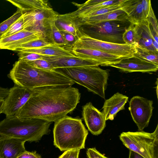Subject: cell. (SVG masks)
I'll list each match as a JSON object with an SVG mask.
<instances>
[{
  "mask_svg": "<svg viewBox=\"0 0 158 158\" xmlns=\"http://www.w3.org/2000/svg\"><path fill=\"white\" fill-rule=\"evenodd\" d=\"M78 89L67 85L47 86L33 89L32 96L15 115L55 122L72 112L80 102Z\"/></svg>",
  "mask_w": 158,
  "mask_h": 158,
  "instance_id": "obj_1",
  "label": "cell"
},
{
  "mask_svg": "<svg viewBox=\"0 0 158 158\" xmlns=\"http://www.w3.org/2000/svg\"><path fill=\"white\" fill-rule=\"evenodd\" d=\"M7 76L15 85L30 89L51 85L72 86L75 83L54 70L38 69L20 60L13 64Z\"/></svg>",
  "mask_w": 158,
  "mask_h": 158,
  "instance_id": "obj_2",
  "label": "cell"
},
{
  "mask_svg": "<svg viewBox=\"0 0 158 158\" xmlns=\"http://www.w3.org/2000/svg\"><path fill=\"white\" fill-rule=\"evenodd\" d=\"M52 122L36 118H21L15 115L0 121V136L19 139L25 142H38L49 134Z\"/></svg>",
  "mask_w": 158,
  "mask_h": 158,
  "instance_id": "obj_3",
  "label": "cell"
},
{
  "mask_svg": "<svg viewBox=\"0 0 158 158\" xmlns=\"http://www.w3.org/2000/svg\"><path fill=\"white\" fill-rule=\"evenodd\" d=\"M54 145L61 151L85 148L88 132L79 117L67 115L55 122Z\"/></svg>",
  "mask_w": 158,
  "mask_h": 158,
  "instance_id": "obj_4",
  "label": "cell"
},
{
  "mask_svg": "<svg viewBox=\"0 0 158 158\" xmlns=\"http://www.w3.org/2000/svg\"><path fill=\"white\" fill-rule=\"evenodd\" d=\"M53 70L86 88L88 90L105 98V90L109 76L108 71L98 66L61 68Z\"/></svg>",
  "mask_w": 158,
  "mask_h": 158,
  "instance_id": "obj_5",
  "label": "cell"
},
{
  "mask_svg": "<svg viewBox=\"0 0 158 158\" xmlns=\"http://www.w3.org/2000/svg\"><path fill=\"white\" fill-rule=\"evenodd\" d=\"M123 144L129 150L144 158H158V125L152 133L143 131L123 132L119 136Z\"/></svg>",
  "mask_w": 158,
  "mask_h": 158,
  "instance_id": "obj_6",
  "label": "cell"
},
{
  "mask_svg": "<svg viewBox=\"0 0 158 158\" xmlns=\"http://www.w3.org/2000/svg\"><path fill=\"white\" fill-rule=\"evenodd\" d=\"M125 22L108 21L84 25L83 26L85 27L81 32L100 41L125 44L123 39V35L128 27L124 24Z\"/></svg>",
  "mask_w": 158,
  "mask_h": 158,
  "instance_id": "obj_7",
  "label": "cell"
},
{
  "mask_svg": "<svg viewBox=\"0 0 158 158\" xmlns=\"http://www.w3.org/2000/svg\"><path fill=\"white\" fill-rule=\"evenodd\" d=\"M73 47L95 49L123 58L133 56L136 52L134 45L100 41L92 38L81 31Z\"/></svg>",
  "mask_w": 158,
  "mask_h": 158,
  "instance_id": "obj_8",
  "label": "cell"
},
{
  "mask_svg": "<svg viewBox=\"0 0 158 158\" xmlns=\"http://www.w3.org/2000/svg\"><path fill=\"white\" fill-rule=\"evenodd\" d=\"M58 15L51 7L45 9L27 11L23 13L24 30L44 32L53 43L51 35L52 22Z\"/></svg>",
  "mask_w": 158,
  "mask_h": 158,
  "instance_id": "obj_9",
  "label": "cell"
},
{
  "mask_svg": "<svg viewBox=\"0 0 158 158\" xmlns=\"http://www.w3.org/2000/svg\"><path fill=\"white\" fill-rule=\"evenodd\" d=\"M153 103L152 101L139 96H134L130 100L129 110L139 131L148 126L152 114Z\"/></svg>",
  "mask_w": 158,
  "mask_h": 158,
  "instance_id": "obj_10",
  "label": "cell"
},
{
  "mask_svg": "<svg viewBox=\"0 0 158 158\" xmlns=\"http://www.w3.org/2000/svg\"><path fill=\"white\" fill-rule=\"evenodd\" d=\"M33 89L15 85L9 89L7 96L4 99L2 113L6 117L15 115L26 104L32 95Z\"/></svg>",
  "mask_w": 158,
  "mask_h": 158,
  "instance_id": "obj_11",
  "label": "cell"
},
{
  "mask_svg": "<svg viewBox=\"0 0 158 158\" xmlns=\"http://www.w3.org/2000/svg\"><path fill=\"white\" fill-rule=\"evenodd\" d=\"M109 66L127 72H155L158 69V64L140 57L135 54L131 57L122 58L118 62Z\"/></svg>",
  "mask_w": 158,
  "mask_h": 158,
  "instance_id": "obj_12",
  "label": "cell"
},
{
  "mask_svg": "<svg viewBox=\"0 0 158 158\" xmlns=\"http://www.w3.org/2000/svg\"><path fill=\"white\" fill-rule=\"evenodd\" d=\"M82 114L86 126L92 134L97 135L102 133L106 125L102 112L89 102L82 106Z\"/></svg>",
  "mask_w": 158,
  "mask_h": 158,
  "instance_id": "obj_13",
  "label": "cell"
},
{
  "mask_svg": "<svg viewBox=\"0 0 158 158\" xmlns=\"http://www.w3.org/2000/svg\"><path fill=\"white\" fill-rule=\"evenodd\" d=\"M40 39H46L51 42L46 35L42 31L23 30L14 34L0 39V49L13 51L16 46L22 44Z\"/></svg>",
  "mask_w": 158,
  "mask_h": 158,
  "instance_id": "obj_14",
  "label": "cell"
},
{
  "mask_svg": "<svg viewBox=\"0 0 158 158\" xmlns=\"http://www.w3.org/2000/svg\"><path fill=\"white\" fill-rule=\"evenodd\" d=\"M73 52L77 56L90 59L99 65L109 66L123 58L102 51L86 48L73 47Z\"/></svg>",
  "mask_w": 158,
  "mask_h": 158,
  "instance_id": "obj_15",
  "label": "cell"
},
{
  "mask_svg": "<svg viewBox=\"0 0 158 158\" xmlns=\"http://www.w3.org/2000/svg\"><path fill=\"white\" fill-rule=\"evenodd\" d=\"M25 142L15 138L0 136V158H17L26 151Z\"/></svg>",
  "mask_w": 158,
  "mask_h": 158,
  "instance_id": "obj_16",
  "label": "cell"
},
{
  "mask_svg": "<svg viewBox=\"0 0 158 158\" xmlns=\"http://www.w3.org/2000/svg\"><path fill=\"white\" fill-rule=\"evenodd\" d=\"M128 99L126 96L117 92L106 100L102 108L106 120H114L117 113L124 109Z\"/></svg>",
  "mask_w": 158,
  "mask_h": 158,
  "instance_id": "obj_17",
  "label": "cell"
},
{
  "mask_svg": "<svg viewBox=\"0 0 158 158\" xmlns=\"http://www.w3.org/2000/svg\"><path fill=\"white\" fill-rule=\"evenodd\" d=\"M136 26L139 37L138 44L152 51L158 53V43L152 35L148 19Z\"/></svg>",
  "mask_w": 158,
  "mask_h": 158,
  "instance_id": "obj_18",
  "label": "cell"
},
{
  "mask_svg": "<svg viewBox=\"0 0 158 158\" xmlns=\"http://www.w3.org/2000/svg\"><path fill=\"white\" fill-rule=\"evenodd\" d=\"M121 10L126 14V19L131 24L138 25L144 21L141 0H123Z\"/></svg>",
  "mask_w": 158,
  "mask_h": 158,
  "instance_id": "obj_19",
  "label": "cell"
},
{
  "mask_svg": "<svg viewBox=\"0 0 158 158\" xmlns=\"http://www.w3.org/2000/svg\"><path fill=\"white\" fill-rule=\"evenodd\" d=\"M48 61L51 63L54 69L99 65L90 59L78 56L58 57Z\"/></svg>",
  "mask_w": 158,
  "mask_h": 158,
  "instance_id": "obj_20",
  "label": "cell"
},
{
  "mask_svg": "<svg viewBox=\"0 0 158 158\" xmlns=\"http://www.w3.org/2000/svg\"><path fill=\"white\" fill-rule=\"evenodd\" d=\"M20 51L58 57L77 56L73 52L72 48L56 44L35 48L23 49L18 51Z\"/></svg>",
  "mask_w": 158,
  "mask_h": 158,
  "instance_id": "obj_21",
  "label": "cell"
},
{
  "mask_svg": "<svg viewBox=\"0 0 158 158\" xmlns=\"http://www.w3.org/2000/svg\"><path fill=\"white\" fill-rule=\"evenodd\" d=\"M126 16L125 13L122 10L119 9L74 22L79 29L80 27L84 25L103 22L112 21H126L127 20Z\"/></svg>",
  "mask_w": 158,
  "mask_h": 158,
  "instance_id": "obj_22",
  "label": "cell"
},
{
  "mask_svg": "<svg viewBox=\"0 0 158 158\" xmlns=\"http://www.w3.org/2000/svg\"><path fill=\"white\" fill-rule=\"evenodd\" d=\"M20 10L23 13L28 11L42 10L50 7L48 1L42 0H7Z\"/></svg>",
  "mask_w": 158,
  "mask_h": 158,
  "instance_id": "obj_23",
  "label": "cell"
},
{
  "mask_svg": "<svg viewBox=\"0 0 158 158\" xmlns=\"http://www.w3.org/2000/svg\"><path fill=\"white\" fill-rule=\"evenodd\" d=\"M55 24L60 31L69 33L78 38L79 29L75 22L64 15H58L55 21Z\"/></svg>",
  "mask_w": 158,
  "mask_h": 158,
  "instance_id": "obj_24",
  "label": "cell"
},
{
  "mask_svg": "<svg viewBox=\"0 0 158 158\" xmlns=\"http://www.w3.org/2000/svg\"><path fill=\"white\" fill-rule=\"evenodd\" d=\"M54 44L46 39H38L19 45L16 46L13 51L18 52L23 49L35 48Z\"/></svg>",
  "mask_w": 158,
  "mask_h": 158,
  "instance_id": "obj_25",
  "label": "cell"
},
{
  "mask_svg": "<svg viewBox=\"0 0 158 158\" xmlns=\"http://www.w3.org/2000/svg\"><path fill=\"white\" fill-rule=\"evenodd\" d=\"M123 39L125 44L133 45L138 44L139 37L136 25L130 23L123 33Z\"/></svg>",
  "mask_w": 158,
  "mask_h": 158,
  "instance_id": "obj_26",
  "label": "cell"
},
{
  "mask_svg": "<svg viewBox=\"0 0 158 158\" xmlns=\"http://www.w3.org/2000/svg\"><path fill=\"white\" fill-rule=\"evenodd\" d=\"M135 54L139 57L158 64V53L143 48L138 44L135 45Z\"/></svg>",
  "mask_w": 158,
  "mask_h": 158,
  "instance_id": "obj_27",
  "label": "cell"
},
{
  "mask_svg": "<svg viewBox=\"0 0 158 158\" xmlns=\"http://www.w3.org/2000/svg\"><path fill=\"white\" fill-rule=\"evenodd\" d=\"M17 52L19 60L25 62L32 61L40 59L48 60L58 57L44 55L35 53L20 51Z\"/></svg>",
  "mask_w": 158,
  "mask_h": 158,
  "instance_id": "obj_28",
  "label": "cell"
},
{
  "mask_svg": "<svg viewBox=\"0 0 158 158\" xmlns=\"http://www.w3.org/2000/svg\"><path fill=\"white\" fill-rule=\"evenodd\" d=\"M123 1V0H122L121 2L119 3L109 6L101 8L97 11L88 14L79 19L73 21L74 22H76L84 19L102 15L108 12H112L121 9L122 7V3Z\"/></svg>",
  "mask_w": 158,
  "mask_h": 158,
  "instance_id": "obj_29",
  "label": "cell"
},
{
  "mask_svg": "<svg viewBox=\"0 0 158 158\" xmlns=\"http://www.w3.org/2000/svg\"><path fill=\"white\" fill-rule=\"evenodd\" d=\"M24 21L22 15L0 37V39L16 34L24 30Z\"/></svg>",
  "mask_w": 158,
  "mask_h": 158,
  "instance_id": "obj_30",
  "label": "cell"
},
{
  "mask_svg": "<svg viewBox=\"0 0 158 158\" xmlns=\"http://www.w3.org/2000/svg\"><path fill=\"white\" fill-rule=\"evenodd\" d=\"M22 12L17 8V11L11 17L0 24V37L10 26L23 15Z\"/></svg>",
  "mask_w": 158,
  "mask_h": 158,
  "instance_id": "obj_31",
  "label": "cell"
},
{
  "mask_svg": "<svg viewBox=\"0 0 158 158\" xmlns=\"http://www.w3.org/2000/svg\"><path fill=\"white\" fill-rule=\"evenodd\" d=\"M51 35L53 44L58 45L69 47L67 46L60 31L56 26L55 21H53L52 24Z\"/></svg>",
  "mask_w": 158,
  "mask_h": 158,
  "instance_id": "obj_32",
  "label": "cell"
},
{
  "mask_svg": "<svg viewBox=\"0 0 158 158\" xmlns=\"http://www.w3.org/2000/svg\"><path fill=\"white\" fill-rule=\"evenodd\" d=\"M148 19L150 23V28L152 35L155 41L158 43L157 21L152 6L151 8Z\"/></svg>",
  "mask_w": 158,
  "mask_h": 158,
  "instance_id": "obj_33",
  "label": "cell"
},
{
  "mask_svg": "<svg viewBox=\"0 0 158 158\" xmlns=\"http://www.w3.org/2000/svg\"><path fill=\"white\" fill-rule=\"evenodd\" d=\"M26 62L33 67L40 69L52 70L54 69L51 63L45 60L40 59Z\"/></svg>",
  "mask_w": 158,
  "mask_h": 158,
  "instance_id": "obj_34",
  "label": "cell"
},
{
  "mask_svg": "<svg viewBox=\"0 0 158 158\" xmlns=\"http://www.w3.org/2000/svg\"><path fill=\"white\" fill-rule=\"evenodd\" d=\"M68 46L73 48L78 38L66 32L60 31Z\"/></svg>",
  "mask_w": 158,
  "mask_h": 158,
  "instance_id": "obj_35",
  "label": "cell"
},
{
  "mask_svg": "<svg viewBox=\"0 0 158 158\" xmlns=\"http://www.w3.org/2000/svg\"><path fill=\"white\" fill-rule=\"evenodd\" d=\"M143 17L144 20L147 19L149 16L150 10L152 7L151 1L150 0H141Z\"/></svg>",
  "mask_w": 158,
  "mask_h": 158,
  "instance_id": "obj_36",
  "label": "cell"
},
{
  "mask_svg": "<svg viewBox=\"0 0 158 158\" xmlns=\"http://www.w3.org/2000/svg\"><path fill=\"white\" fill-rule=\"evenodd\" d=\"M86 154L88 158H108L102 154L95 148H88Z\"/></svg>",
  "mask_w": 158,
  "mask_h": 158,
  "instance_id": "obj_37",
  "label": "cell"
},
{
  "mask_svg": "<svg viewBox=\"0 0 158 158\" xmlns=\"http://www.w3.org/2000/svg\"><path fill=\"white\" fill-rule=\"evenodd\" d=\"M17 158H42L36 151L28 152L26 151Z\"/></svg>",
  "mask_w": 158,
  "mask_h": 158,
  "instance_id": "obj_38",
  "label": "cell"
},
{
  "mask_svg": "<svg viewBox=\"0 0 158 158\" xmlns=\"http://www.w3.org/2000/svg\"><path fill=\"white\" fill-rule=\"evenodd\" d=\"M9 89L0 86V98L4 99L9 94Z\"/></svg>",
  "mask_w": 158,
  "mask_h": 158,
  "instance_id": "obj_39",
  "label": "cell"
},
{
  "mask_svg": "<svg viewBox=\"0 0 158 158\" xmlns=\"http://www.w3.org/2000/svg\"><path fill=\"white\" fill-rule=\"evenodd\" d=\"M69 158H78L80 150L78 149L70 150Z\"/></svg>",
  "mask_w": 158,
  "mask_h": 158,
  "instance_id": "obj_40",
  "label": "cell"
},
{
  "mask_svg": "<svg viewBox=\"0 0 158 158\" xmlns=\"http://www.w3.org/2000/svg\"><path fill=\"white\" fill-rule=\"evenodd\" d=\"M129 158H144L139 154L129 150Z\"/></svg>",
  "mask_w": 158,
  "mask_h": 158,
  "instance_id": "obj_41",
  "label": "cell"
},
{
  "mask_svg": "<svg viewBox=\"0 0 158 158\" xmlns=\"http://www.w3.org/2000/svg\"><path fill=\"white\" fill-rule=\"evenodd\" d=\"M70 155V151L68 150L64 152L58 158H69Z\"/></svg>",
  "mask_w": 158,
  "mask_h": 158,
  "instance_id": "obj_42",
  "label": "cell"
}]
</instances>
